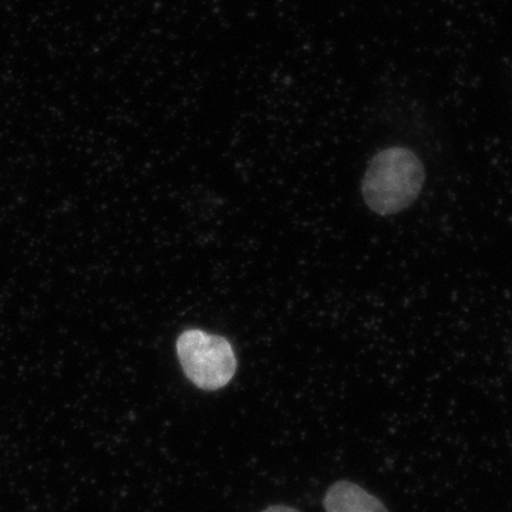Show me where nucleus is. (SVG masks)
<instances>
[{
	"mask_svg": "<svg viewBox=\"0 0 512 512\" xmlns=\"http://www.w3.org/2000/svg\"><path fill=\"white\" fill-rule=\"evenodd\" d=\"M423 163L409 148L392 147L373 158L363 178L362 192L370 210L399 214L413 204L423 188Z\"/></svg>",
	"mask_w": 512,
	"mask_h": 512,
	"instance_id": "f257e3e1",
	"label": "nucleus"
},
{
	"mask_svg": "<svg viewBox=\"0 0 512 512\" xmlns=\"http://www.w3.org/2000/svg\"><path fill=\"white\" fill-rule=\"evenodd\" d=\"M323 507L325 512H389L379 498L346 480L330 485Z\"/></svg>",
	"mask_w": 512,
	"mask_h": 512,
	"instance_id": "7ed1b4c3",
	"label": "nucleus"
},
{
	"mask_svg": "<svg viewBox=\"0 0 512 512\" xmlns=\"http://www.w3.org/2000/svg\"><path fill=\"white\" fill-rule=\"evenodd\" d=\"M262 512H299L295 508L288 507V505H272V507L266 508Z\"/></svg>",
	"mask_w": 512,
	"mask_h": 512,
	"instance_id": "20e7f679",
	"label": "nucleus"
},
{
	"mask_svg": "<svg viewBox=\"0 0 512 512\" xmlns=\"http://www.w3.org/2000/svg\"><path fill=\"white\" fill-rule=\"evenodd\" d=\"M177 355L188 380L207 392L227 386L237 372V357L231 343L202 330L184 332L177 340Z\"/></svg>",
	"mask_w": 512,
	"mask_h": 512,
	"instance_id": "f03ea898",
	"label": "nucleus"
}]
</instances>
